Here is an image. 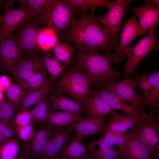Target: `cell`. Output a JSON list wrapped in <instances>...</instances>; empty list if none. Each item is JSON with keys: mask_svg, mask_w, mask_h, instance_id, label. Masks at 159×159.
Masks as SVG:
<instances>
[{"mask_svg": "<svg viewBox=\"0 0 159 159\" xmlns=\"http://www.w3.org/2000/svg\"><path fill=\"white\" fill-rule=\"evenodd\" d=\"M54 56L64 65L69 67L72 59L74 48L66 40L57 43L52 49Z\"/></svg>", "mask_w": 159, "mask_h": 159, "instance_id": "d6a6232c", "label": "cell"}, {"mask_svg": "<svg viewBox=\"0 0 159 159\" xmlns=\"http://www.w3.org/2000/svg\"><path fill=\"white\" fill-rule=\"evenodd\" d=\"M4 94L5 100L18 109L26 93L19 85L12 83L4 92Z\"/></svg>", "mask_w": 159, "mask_h": 159, "instance_id": "e575fe53", "label": "cell"}, {"mask_svg": "<svg viewBox=\"0 0 159 159\" xmlns=\"http://www.w3.org/2000/svg\"><path fill=\"white\" fill-rule=\"evenodd\" d=\"M66 128L52 127L43 159H55L66 146L71 137Z\"/></svg>", "mask_w": 159, "mask_h": 159, "instance_id": "2e32d148", "label": "cell"}, {"mask_svg": "<svg viewBox=\"0 0 159 159\" xmlns=\"http://www.w3.org/2000/svg\"><path fill=\"white\" fill-rule=\"evenodd\" d=\"M131 0L114 1L108 12L101 16H95L97 21L106 29L114 42L117 46L122 23L128 6Z\"/></svg>", "mask_w": 159, "mask_h": 159, "instance_id": "ba28073f", "label": "cell"}, {"mask_svg": "<svg viewBox=\"0 0 159 159\" xmlns=\"http://www.w3.org/2000/svg\"><path fill=\"white\" fill-rule=\"evenodd\" d=\"M107 121L106 116L88 115L66 128L70 132H75V135L83 140L87 136L102 134Z\"/></svg>", "mask_w": 159, "mask_h": 159, "instance_id": "5bb4252c", "label": "cell"}, {"mask_svg": "<svg viewBox=\"0 0 159 159\" xmlns=\"http://www.w3.org/2000/svg\"><path fill=\"white\" fill-rule=\"evenodd\" d=\"M0 109L2 113L3 120L12 124L17 112V108L4 100L0 103Z\"/></svg>", "mask_w": 159, "mask_h": 159, "instance_id": "74e56055", "label": "cell"}, {"mask_svg": "<svg viewBox=\"0 0 159 159\" xmlns=\"http://www.w3.org/2000/svg\"><path fill=\"white\" fill-rule=\"evenodd\" d=\"M130 80L135 86L138 87L143 93L149 109L148 115H153L159 108V99L155 94V87L150 84L146 73L136 75L134 78Z\"/></svg>", "mask_w": 159, "mask_h": 159, "instance_id": "ffe728a7", "label": "cell"}, {"mask_svg": "<svg viewBox=\"0 0 159 159\" xmlns=\"http://www.w3.org/2000/svg\"><path fill=\"white\" fill-rule=\"evenodd\" d=\"M2 16H1L0 15V41H1V39H0V28H1V22L2 20Z\"/></svg>", "mask_w": 159, "mask_h": 159, "instance_id": "c3c4849f", "label": "cell"}, {"mask_svg": "<svg viewBox=\"0 0 159 159\" xmlns=\"http://www.w3.org/2000/svg\"><path fill=\"white\" fill-rule=\"evenodd\" d=\"M94 13L85 12L74 17L65 40L82 51L94 53L101 50L110 54L118 46L96 20Z\"/></svg>", "mask_w": 159, "mask_h": 159, "instance_id": "6da1fadb", "label": "cell"}, {"mask_svg": "<svg viewBox=\"0 0 159 159\" xmlns=\"http://www.w3.org/2000/svg\"><path fill=\"white\" fill-rule=\"evenodd\" d=\"M136 87L130 79L125 77L104 86L105 88L113 92L122 100L140 111L144 112L147 105L143 96L139 95Z\"/></svg>", "mask_w": 159, "mask_h": 159, "instance_id": "30bf717a", "label": "cell"}, {"mask_svg": "<svg viewBox=\"0 0 159 159\" xmlns=\"http://www.w3.org/2000/svg\"><path fill=\"white\" fill-rule=\"evenodd\" d=\"M13 126L12 124L4 121H0V132L2 133L9 128Z\"/></svg>", "mask_w": 159, "mask_h": 159, "instance_id": "7bdbcfd3", "label": "cell"}, {"mask_svg": "<svg viewBox=\"0 0 159 159\" xmlns=\"http://www.w3.org/2000/svg\"><path fill=\"white\" fill-rule=\"evenodd\" d=\"M18 34L14 35L23 57L38 56L42 52L37 44L38 33L41 28L32 17L22 23Z\"/></svg>", "mask_w": 159, "mask_h": 159, "instance_id": "52a82bcc", "label": "cell"}, {"mask_svg": "<svg viewBox=\"0 0 159 159\" xmlns=\"http://www.w3.org/2000/svg\"><path fill=\"white\" fill-rule=\"evenodd\" d=\"M49 79V75L44 67L36 72L20 86L27 93L39 88Z\"/></svg>", "mask_w": 159, "mask_h": 159, "instance_id": "1f68e13d", "label": "cell"}, {"mask_svg": "<svg viewBox=\"0 0 159 159\" xmlns=\"http://www.w3.org/2000/svg\"><path fill=\"white\" fill-rule=\"evenodd\" d=\"M4 92L0 90V103L4 100Z\"/></svg>", "mask_w": 159, "mask_h": 159, "instance_id": "f6af8a7d", "label": "cell"}, {"mask_svg": "<svg viewBox=\"0 0 159 159\" xmlns=\"http://www.w3.org/2000/svg\"><path fill=\"white\" fill-rule=\"evenodd\" d=\"M33 122L31 110H25L17 113L12 123L15 128L24 126Z\"/></svg>", "mask_w": 159, "mask_h": 159, "instance_id": "8d00e7d4", "label": "cell"}, {"mask_svg": "<svg viewBox=\"0 0 159 159\" xmlns=\"http://www.w3.org/2000/svg\"><path fill=\"white\" fill-rule=\"evenodd\" d=\"M53 84L54 83L50 78L46 83L39 88L26 93L17 109V113L27 110L46 97L53 91Z\"/></svg>", "mask_w": 159, "mask_h": 159, "instance_id": "603a6c76", "label": "cell"}, {"mask_svg": "<svg viewBox=\"0 0 159 159\" xmlns=\"http://www.w3.org/2000/svg\"><path fill=\"white\" fill-rule=\"evenodd\" d=\"M12 84L10 78L6 75L0 76V90L4 92Z\"/></svg>", "mask_w": 159, "mask_h": 159, "instance_id": "60d3db41", "label": "cell"}, {"mask_svg": "<svg viewBox=\"0 0 159 159\" xmlns=\"http://www.w3.org/2000/svg\"><path fill=\"white\" fill-rule=\"evenodd\" d=\"M49 111L68 112L80 115L85 108L82 103L53 91L47 97Z\"/></svg>", "mask_w": 159, "mask_h": 159, "instance_id": "d6986e66", "label": "cell"}, {"mask_svg": "<svg viewBox=\"0 0 159 159\" xmlns=\"http://www.w3.org/2000/svg\"><path fill=\"white\" fill-rule=\"evenodd\" d=\"M102 134V138L105 142L112 146L118 147L121 155V159H123L127 150L128 133L104 130Z\"/></svg>", "mask_w": 159, "mask_h": 159, "instance_id": "f546056e", "label": "cell"}, {"mask_svg": "<svg viewBox=\"0 0 159 159\" xmlns=\"http://www.w3.org/2000/svg\"></svg>", "mask_w": 159, "mask_h": 159, "instance_id": "f5cc1de1", "label": "cell"}, {"mask_svg": "<svg viewBox=\"0 0 159 159\" xmlns=\"http://www.w3.org/2000/svg\"><path fill=\"white\" fill-rule=\"evenodd\" d=\"M47 97L39 102L31 110L33 122L37 123L39 126L42 125L49 111Z\"/></svg>", "mask_w": 159, "mask_h": 159, "instance_id": "d590c367", "label": "cell"}, {"mask_svg": "<svg viewBox=\"0 0 159 159\" xmlns=\"http://www.w3.org/2000/svg\"><path fill=\"white\" fill-rule=\"evenodd\" d=\"M51 128L39 126L30 140L20 144V148L29 159H43Z\"/></svg>", "mask_w": 159, "mask_h": 159, "instance_id": "4fadbf2b", "label": "cell"}, {"mask_svg": "<svg viewBox=\"0 0 159 159\" xmlns=\"http://www.w3.org/2000/svg\"><path fill=\"white\" fill-rule=\"evenodd\" d=\"M28 8L37 12L41 11L49 2L50 0H20Z\"/></svg>", "mask_w": 159, "mask_h": 159, "instance_id": "ab89813d", "label": "cell"}, {"mask_svg": "<svg viewBox=\"0 0 159 159\" xmlns=\"http://www.w3.org/2000/svg\"><path fill=\"white\" fill-rule=\"evenodd\" d=\"M159 110L148 115L130 132L148 148L154 158L159 156Z\"/></svg>", "mask_w": 159, "mask_h": 159, "instance_id": "8992f818", "label": "cell"}, {"mask_svg": "<svg viewBox=\"0 0 159 159\" xmlns=\"http://www.w3.org/2000/svg\"><path fill=\"white\" fill-rule=\"evenodd\" d=\"M104 130L125 133L140 123L148 115L145 113L133 115H125L115 110L110 114Z\"/></svg>", "mask_w": 159, "mask_h": 159, "instance_id": "ac0fdd59", "label": "cell"}, {"mask_svg": "<svg viewBox=\"0 0 159 159\" xmlns=\"http://www.w3.org/2000/svg\"><path fill=\"white\" fill-rule=\"evenodd\" d=\"M5 141H6V140L3 134L0 132V142L2 143Z\"/></svg>", "mask_w": 159, "mask_h": 159, "instance_id": "bcb514c9", "label": "cell"}, {"mask_svg": "<svg viewBox=\"0 0 159 159\" xmlns=\"http://www.w3.org/2000/svg\"><path fill=\"white\" fill-rule=\"evenodd\" d=\"M66 1L81 14L90 10L95 12L96 8H107L112 6L114 1L106 0H66Z\"/></svg>", "mask_w": 159, "mask_h": 159, "instance_id": "4dcf8cb0", "label": "cell"}, {"mask_svg": "<svg viewBox=\"0 0 159 159\" xmlns=\"http://www.w3.org/2000/svg\"><path fill=\"white\" fill-rule=\"evenodd\" d=\"M156 26L149 31L148 34L135 46L125 49L123 53L127 57L124 69L127 75L135 74L138 66L144 58L151 52L158 50V39L156 33Z\"/></svg>", "mask_w": 159, "mask_h": 159, "instance_id": "5b68a950", "label": "cell"}, {"mask_svg": "<svg viewBox=\"0 0 159 159\" xmlns=\"http://www.w3.org/2000/svg\"><path fill=\"white\" fill-rule=\"evenodd\" d=\"M80 15L66 0H50L33 18L41 28L54 30L62 42L65 40L74 16Z\"/></svg>", "mask_w": 159, "mask_h": 159, "instance_id": "3957f363", "label": "cell"}, {"mask_svg": "<svg viewBox=\"0 0 159 159\" xmlns=\"http://www.w3.org/2000/svg\"><path fill=\"white\" fill-rule=\"evenodd\" d=\"M1 2H2V1L0 0V7L1 4Z\"/></svg>", "mask_w": 159, "mask_h": 159, "instance_id": "681fc988", "label": "cell"}, {"mask_svg": "<svg viewBox=\"0 0 159 159\" xmlns=\"http://www.w3.org/2000/svg\"><path fill=\"white\" fill-rule=\"evenodd\" d=\"M40 54L38 56L22 58L10 74L14 83L20 85L44 67L40 58Z\"/></svg>", "mask_w": 159, "mask_h": 159, "instance_id": "e0dca14e", "label": "cell"}, {"mask_svg": "<svg viewBox=\"0 0 159 159\" xmlns=\"http://www.w3.org/2000/svg\"><path fill=\"white\" fill-rule=\"evenodd\" d=\"M84 104L89 115L106 116L116 110L105 100L96 94L87 97Z\"/></svg>", "mask_w": 159, "mask_h": 159, "instance_id": "4316f807", "label": "cell"}, {"mask_svg": "<svg viewBox=\"0 0 159 159\" xmlns=\"http://www.w3.org/2000/svg\"><path fill=\"white\" fill-rule=\"evenodd\" d=\"M23 57L12 33L0 41V65L9 74Z\"/></svg>", "mask_w": 159, "mask_h": 159, "instance_id": "7c38bea8", "label": "cell"}, {"mask_svg": "<svg viewBox=\"0 0 159 159\" xmlns=\"http://www.w3.org/2000/svg\"><path fill=\"white\" fill-rule=\"evenodd\" d=\"M88 79L79 69L70 66L54 83L53 91L66 94L79 102L84 103L85 99L94 95Z\"/></svg>", "mask_w": 159, "mask_h": 159, "instance_id": "277c9868", "label": "cell"}, {"mask_svg": "<svg viewBox=\"0 0 159 159\" xmlns=\"http://www.w3.org/2000/svg\"><path fill=\"white\" fill-rule=\"evenodd\" d=\"M16 159H29L23 151L20 148L18 155Z\"/></svg>", "mask_w": 159, "mask_h": 159, "instance_id": "ee69618b", "label": "cell"}, {"mask_svg": "<svg viewBox=\"0 0 159 159\" xmlns=\"http://www.w3.org/2000/svg\"><path fill=\"white\" fill-rule=\"evenodd\" d=\"M112 146L107 143L102 138L92 142L89 149L91 159H115L121 158L118 149H114Z\"/></svg>", "mask_w": 159, "mask_h": 159, "instance_id": "cb8c5ba5", "label": "cell"}, {"mask_svg": "<svg viewBox=\"0 0 159 159\" xmlns=\"http://www.w3.org/2000/svg\"><path fill=\"white\" fill-rule=\"evenodd\" d=\"M80 115L68 112L52 110L42 125L54 128H62L78 121Z\"/></svg>", "mask_w": 159, "mask_h": 159, "instance_id": "7402d4cb", "label": "cell"}, {"mask_svg": "<svg viewBox=\"0 0 159 159\" xmlns=\"http://www.w3.org/2000/svg\"><path fill=\"white\" fill-rule=\"evenodd\" d=\"M126 153L131 159H156L148 147L130 132Z\"/></svg>", "mask_w": 159, "mask_h": 159, "instance_id": "83f0119b", "label": "cell"}, {"mask_svg": "<svg viewBox=\"0 0 159 159\" xmlns=\"http://www.w3.org/2000/svg\"><path fill=\"white\" fill-rule=\"evenodd\" d=\"M18 139L25 142L30 140L34 135L35 130L32 123L15 128Z\"/></svg>", "mask_w": 159, "mask_h": 159, "instance_id": "f35d334b", "label": "cell"}, {"mask_svg": "<svg viewBox=\"0 0 159 159\" xmlns=\"http://www.w3.org/2000/svg\"><path fill=\"white\" fill-rule=\"evenodd\" d=\"M3 120V116L2 112L0 109V121Z\"/></svg>", "mask_w": 159, "mask_h": 159, "instance_id": "7dc6e473", "label": "cell"}, {"mask_svg": "<svg viewBox=\"0 0 159 159\" xmlns=\"http://www.w3.org/2000/svg\"><path fill=\"white\" fill-rule=\"evenodd\" d=\"M18 138L6 140L0 147V159H16L19 151Z\"/></svg>", "mask_w": 159, "mask_h": 159, "instance_id": "836d02e7", "label": "cell"}, {"mask_svg": "<svg viewBox=\"0 0 159 159\" xmlns=\"http://www.w3.org/2000/svg\"><path fill=\"white\" fill-rule=\"evenodd\" d=\"M159 1L147 0L141 6L129 8L134 12V15L139 20V36L148 33L153 27L156 26L159 19Z\"/></svg>", "mask_w": 159, "mask_h": 159, "instance_id": "9a60e30c", "label": "cell"}, {"mask_svg": "<svg viewBox=\"0 0 159 159\" xmlns=\"http://www.w3.org/2000/svg\"><path fill=\"white\" fill-rule=\"evenodd\" d=\"M1 143H1V142H0V146H1Z\"/></svg>", "mask_w": 159, "mask_h": 159, "instance_id": "816d5d0a", "label": "cell"}, {"mask_svg": "<svg viewBox=\"0 0 159 159\" xmlns=\"http://www.w3.org/2000/svg\"><path fill=\"white\" fill-rule=\"evenodd\" d=\"M61 42L55 32L51 28H42L37 36L38 47L42 52H49L58 43Z\"/></svg>", "mask_w": 159, "mask_h": 159, "instance_id": "f1b7e54d", "label": "cell"}, {"mask_svg": "<svg viewBox=\"0 0 159 159\" xmlns=\"http://www.w3.org/2000/svg\"><path fill=\"white\" fill-rule=\"evenodd\" d=\"M40 57L43 66L54 83L69 68V67L63 65L49 52H42Z\"/></svg>", "mask_w": 159, "mask_h": 159, "instance_id": "d4e9b609", "label": "cell"}, {"mask_svg": "<svg viewBox=\"0 0 159 159\" xmlns=\"http://www.w3.org/2000/svg\"><path fill=\"white\" fill-rule=\"evenodd\" d=\"M2 134L6 140L14 138L17 135L16 130L13 126L9 128Z\"/></svg>", "mask_w": 159, "mask_h": 159, "instance_id": "b9f144b4", "label": "cell"}, {"mask_svg": "<svg viewBox=\"0 0 159 159\" xmlns=\"http://www.w3.org/2000/svg\"><path fill=\"white\" fill-rule=\"evenodd\" d=\"M137 17L134 15L130 18H126L122 28L120 43L115 51L109 55L112 63L122 62L126 57L124 50L131 45L132 41L139 36V26Z\"/></svg>", "mask_w": 159, "mask_h": 159, "instance_id": "8fae6325", "label": "cell"}, {"mask_svg": "<svg viewBox=\"0 0 159 159\" xmlns=\"http://www.w3.org/2000/svg\"><path fill=\"white\" fill-rule=\"evenodd\" d=\"M55 159H61L59 158H56Z\"/></svg>", "mask_w": 159, "mask_h": 159, "instance_id": "f907efd6", "label": "cell"}, {"mask_svg": "<svg viewBox=\"0 0 159 159\" xmlns=\"http://www.w3.org/2000/svg\"><path fill=\"white\" fill-rule=\"evenodd\" d=\"M74 48L70 66L80 70L88 79L91 86L97 87V89L102 88L121 78V73L116 71L112 66L110 54L89 53L75 47Z\"/></svg>", "mask_w": 159, "mask_h": 159, "instance_id": "7a4b0ae2", "label": "cell"}, {"mask_svg": "<svg viewBox=\"0 0 159 159\" xmlns=\"http://www.w3.org/2000/svg\"><path fill=\"white\" fill-rule=\"evenodd\" d=\"M19 1L20 4L16 9L4 6L5 13L2 16L1 25V40L11 34L18 26L24 21L33 17L37 13L27 7L23 3Z\"/></svg>", "mask_w": 159, "mask_h": 159, "instance_id": "9c48e42d", "label": "cell"}, {"mask_svg": "<svg viewBox=\"0 0 159 159\" xmlns=\"http://www.w3.org/2000/svg\"><path fill=\"white\" fill-rule=\"evenodd\" d=\"M82 140L75 135L70 143L65 147L57 158L61 159H91Z\"/></svg>", "mask_w": 159, "mask_h": 159, "instance_id": "484cf974", "label": "cell"}, {"mask_svg": "<svg viewBox=\"0 0 159 159\" xmlns=\"http://www.w3.org/2000/svg\"><path fill=\"white\" fill-rule=\"evenodd\" d=\"M94 94L97 95L105 100L115 110H118L126 115H135L144 113L122 100L113 92L105 88L95 90Z\"/></svg>", "mask_w": 159, "mask_h": 159, "instance_id": "44dd1931", "label": "cell"}]
</instances>
